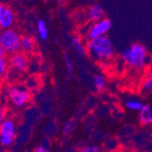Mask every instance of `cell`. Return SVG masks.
I'll use <instances>...</instances> for the list:
<instances>
[{
    "label": "cell",
    "instance_id": "25",
    "mask_svg": "<svg viewBox=\"0 0 152 152\" xmlns=\"http://www.w3.org/2000/svg\"><path fill=\"white\" fill-rule=\"evenodd\" d=\"M5 6L2 5L1 3H0V20H1V18L3 16V13H4V10H5Z\"/></svg>",
    "mask_w": 152,
    "mask_h": 152
},
{
    "label": "cell",
    "instance_id": "4",
    "mask_svg": "<svg viewBox=\"0 0 152 152\" xmlns=\"http://www.w3.org/2000/svg\"><path fill=\"white\" fill-rule=\"evenodd\" d=\"M7 96L9 102L16 107L21 108L26 106L31 100V92L26 87L13 85L7 88Z\"/></svg>",
    "mask_w": 152,
    "mask_h": 152
},
{
    "label": "cell",
    "instance_id": "9",
    "mask_svg": "<svg viewBox=\"0 0 152 152\" xmlns=\"http://www.w3.org/2000/svg\"><path fill=\"white\" fill-rule=\"evenodd\" d=\"M15 22H16L15 13H14V11L10 7H6L1 20H0V28L1 29L12 28V26H14Z\"/></svg>",
    "mask_w": 152,
    "mask_h": 152
},
{
    "label": "cell",
    "instance_id": "22",
    "mask_svg": "<svg viewBox=\"0 0 152 152\" xmlns=\"http://www.w3.org/2000/svg\"><path fill=\"white\" fill-rule=\"evenodd\" d=\"M5 108L2 105V103L0 102V127H1L3 121L5 120Z\"/></svg>",
    "mask_w": 152,
    "mask_h": 152
},
{
    "label": "cell",
    "instance_id": "23",
    "mask_svg": "<svg viewBox=\"0 0 152 152\" xmlns=\"http://www.w3.org/2000/svg\"><path fill=\"white\" fill-rule=\"evenodd\" d=\"M146 69H147L148 75L152 76V58H150V60H149V62H148V66H147Z\"/></svg>",
    "mask_w": 152,
    "mask_h": 152
},
{
    "label": "cell",
    "instance_id": "21",
    "mask_svg": "<svg viewBox=\"0 0 152 152\" xmlns=\"http://www.w3.org/2000/svg\"><path fill=\"white\" fill-rule=\"evenodd\" d=\"M78 152H99V148L96 146H87L81 148Z\"/></svg>",
    "mask_w": 152,
    "mask_h": 152
},
{
    "label": "cell",
    "instance_id": "11",
    "mask_svg": "<svg viewBox=\"0 0 152 152\" xmlns=\"http://www.w3.org/2000/svg\"><path fill=\"white\" fill-rule=\"evenodd\" d=\"M36 48V42L35 39L27 35L21 36L20 38V50L25 53V54H28L34 51Z\"/></svg>",
    "mask_w": 152,
    "mask_h": 152
},
{
    "label": "cell",
    "instance_id": "16",
    "mask_svg": "<svg viewBox=\"0 0 152 152\" xmlns=\"http://www.w3.org/2000/svg\"><path fill=\"white\" fill-rule=\"evenodd\" d=\"M125 105L127 108H129V110H132V111H140L143 106V103L140 99H129L125 101Z\"/></svg>",
    "mask_w": 152,
    "mask_h": 152
},
{
    "label": "cell",
    "instance_id": "1",
    "mask_svg": "<svg viewBox=\"0 0 152 152\" xmlns=\"http://www.w3.org/2000/svg\"><path fill=\"white\" fill-rule=\"evenodd\" d=\"M86 47L87 54L101 65L108 64L115 56L113 44L107 35L87 41Z\"/></svg>",
    "mask_w": 152,
    "mask_h": 152
},
{
    "label": "cell",
    "instance_id": "6",
    "mask_svg": "<svg viewBox=\"0 0 152 152\" xmlns=\"http://www.w3.org/2000/svg\"><path fill=\"white\" fill-rule=\"evenodd\" d=\"M17 137V123L11 118H5L0 127V145L9 148Z\"/></svg>",
    "mask_w": 152,
    "mask_h": 152
},
{
    "label": "cell",
    "instance_id": "8",
    "mask_svg": "<svg viewBox=\"0 0 152 152\" xmlns=\"http://www.w3.org/2000/svg\"><path fill=\"white\" fill-rule=\"evenodd\" d=\"M86 14H87V19L90 23L99 21L105 18V10L100 5L98 4H95L89 7Z\"/></svg>",
    "mask_w": 152,
    "mask_h": 152
},
{
    "label": "cell",
    "instance_id": "14",
    "mask_svg": "<svg viewBox=\"0 0 152 152\" xmlns=\"http://www.w3.org/2000/svg\"><path fill=\"white\" fill-rule=\"evenodd\" d=\"M37 34L42 40H47L48 38V28L44 20H38L37 23Z\"/></svg>",
    "mask_w": 152,
    "mask_h": 152
},
{
    "label": "cell",
    "instance_id": "17",
    "mask_svg": "<svg viewBox=\"0 0 152 152\" xmlns=\"http://www.w3.org/2000/svg\"><path fill=\"white\" fill-rule=\"evenodd\" d=\"M8 66V60L5 57L0 58V79H2L7 75Z\"/></svg>",
    "mask_w": 152,
    "mask_h": 152
},
{
    "label": "cell",
    "instance_id": "10",
    "mask_svg": "<svg viewBox=\"0 0 152 152\" xmlns=\"http://www.w3.org/2000/svg\"><path fill=\"white\" fill-rule=\"evenodd\" d=\"M139 112V121L141 125L148 126L152 124V105L143 104Z\"/></svg>",
    "mask_w": 152,
    "mask_h": 152
},
{
    "label": "cell",
    "instance_id": "24",
    "mask_svg": "<svg viewBox=\"0 0 152 152\" xmlns=\"http://www.w3.org/2000/svg\"><path fill=\"white\" fill-rule=\"evenodd\" d=\"M35 152H49V151H48V148H45L44 146H39V147H37V148H36Z\"/></svg>",
    "mask_w": 152,
    "mask_h": 152
},
{
    "label": "cell",
    "instance_id": "3",
    "mask_svg": "<svg viewBox=\"0 0 152 152\" xmlns=\"http://www.w3.org/2000/svg\"><path fill=\"white\" fill-rule=\"evenodd\" d=\"M21 35L13 28L2 29L0 31V45L5 54L11 55L20 51Z\"/></svg>",
    "mask_w": 152,
    "mask_h": 152
},
{
    "label": "cell",
    "instance_id": "7",
    "mask_svg": "<svg viewBox=\"0 0 152 152\" xmlns=\"http://www.w3.org/2000/svg\"><path fill=\"white\" fill-rule=\"evenodd\" d=\"M29 60L27 56L23 52H17L10 56L8 65L13 70L17 72H24L28 67Z\"/></svg>",
    "mask_w": 152,
    "mask_h": 152
},
{
    "label": "cell",
    "instance_id": "5",
    "mask_svg": "<svg viewBox=\"0 0 152 152\" xmlns=\"http://www.w3.org/2000/svg\"><path fill=\"white\" fill-rule=\"evenodd\" d=\"M86 29L84 32L80 33L83 37H85L87 41L99 37L101 36L107 35V33L111 29L112 22L108 18H103L99 21L92 22L89 25H85Z\"/></svg>",
    "mask_w": 152,
    "mask_h": 152
},
{
    "label": "cell",
    "instance_id": "19",
    "mask_svg": "<svg viewBox=\"0 0 152 152\" xmlns=\"http://www.w3.org/2000/svg\"><path fill=\"white\" fill-rule=\"evenodd\" d=\"M74 18H75V20L77 23H83V22H85L87 19V14L84 13V12H82V11H78L77 13H76L75 15H74Z\"/></svg>",
    "mask_w": 152,
    "mask_h": 152
},
{
    "label": "cell",
    "instance_id": "20",
    "mask_svg": "<svg viewBox=\"0 0 152 152\" xmlns=\"http://www.w3.org/2000/svg\"><path fill=\"white\" fill-rule=\"evenodd\" d=\"M73 128H74V124L72 122H67L63 126L62 133L64 135H69L73 131Z\"/></svg>",
    "mask_w": 152,
    "mask_h": 152
},
{
    "label": "cell",
    "instance_id": "26",
    "mask_svg": "<svg viewBox=\"0 0 152 152\" xmlns=\"http://www.w3.org/2000/svg\"><path fill=\"white\" fill-rule=\"evenodd\" d=\"M4 56H5V52H4V50H3L1 45H0V58H3Z\"/></svg>",
    "mask_w": 152,
    "mask_h": 152
},
{
    "label": "cell",
    "instance_id": "2",
    "mask_svg": "<svg viewBox=\"0 0 152 152\" xmlns=\"http://www.w3.org/2000/svg\"><path fill=\"white\" fill-rule=\"evenodd\" d=\"M121 58L128 67L136 71L146 70L150 57L147 48L140 43L129 46L121 55Z\"/></svg>",
    "mask_w": 152,
    "mask_h": 152
},
{
    "label": "cell",
    "instance_id": "13",
    "mask_svg": "<svg viewBox=\"0 0 152 152\" xmlns=\"http://www.w3.org/2000/svg\"><path fill=\"white\" fill-rule=\"evenodd\" d=\"M140 91L142 95H152V76L147 74L143 77L140 85Z\"/></svg>",
    "mask_w": 152,
    "mask_h": 152
},
{
    "label": "cell",
    "instance_id": "18",
    "mask_svg": "<svg viewBox=\"0 0 152 152\" xmlns=\"http://www.w3.org/2000/svg\"><path fill=\"white\" fill-rule=\"evenodd\" d=\"M63 59H64V63H65L66 68V70L68 71V73L73 74L74 69H75V66H74V63H73L72 59L70 58V57L68 56L67 54H64Z\"/></svg>",
    "mask_w": 152,
    "mask_h": 152
},
{
    "label": "cell",
    "instance_id": "15",
    "mask_svg": "<svg viewBox=\"0 0 152 152\" xmlns=\"http://www.w3.org/2000/svg\"><path fill=\"white\" fill-rule=\"evenodd\" d=\"M93 84H94V87L96 91H99V92L103 91L107 85V81H106L105 77L100 74L96 75L93 78Z\"/></svg>",
    "mask_w": 152,
    "mask_h": 152
},
{
    "label": "cell",
    "instance_id": "12",
    "mask_svg": "<svg viewBox=\"0 0 152 152\" xmlns=\"http://www.w3.org/2000/svg\"><path fill=\"white\" fill-rule=\"evenodd\" d=\"M87 43V42H86ZM86 43L83 42L81 37L78 36H74L71 37V46L74 50L79 55H85L87 54V47Z\"/></svg>",
    "mask_w": 152,
    "mask_h": 152
}]
</instances>
